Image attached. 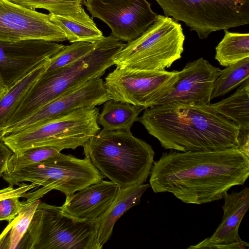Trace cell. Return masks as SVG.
Wrapping results in <instances>:
<instances>
[{"label":"cell","mask_w":249,"mask_h":249,"mask_svg":"<svg viewBox=\"0 0 249 249\" xmlns=\"http://www.w3.org/2000/svg\"><path fill=\"white\" fill-rule=\"evenodd\" d=\"M223 199V218L215 231L211 237L196 245L190 246L188 249H249V243L242 240L238 233L240 223L249 209V187L237 192H226Z\"/></svg>","instance_id":"2e32d148"},{"label":"cell","mask_w":249,"mask_h":249,"mask_svg":"<svg viewBox=\"0 0 249 249\" xmlns=\"http://www.w3.org/2000/svg\"><path fill=\"white\" fill-rule=\"evenodd\" d=\"M125 44L111 36L95 42L94 49L66 66L44 72L17 104L3 128L29 116L71 88L101 77L114 65V59Z\"/></svg>","instance_id":"3957f363"},{"label":"cell","mask_w":249,"mask_h":249,"mask_svg":"<svg viewBox=\"0 0 249 249\" xmlns=\"http://www.w3.org/2000/svg\"><path fill=\"white\" fill-rule=\"evenodd\" d=\"M38 39L52 42L67 40L62 30L48 14L16 3L0 0V41Z\"/></svg>","instance_id":"4fadbf2b"},{"label":"cell","mask_w":249,"mask_h":249,"mask_svg":"<svg viewBox=\"0 0 249 249\" xmlns=\"http://www.w3.org/2000/svg\"><path fill=\"white\" fill-rule=\"evenodd\" d=\"M138 121L165 149L240 150V127L210 105L173 102L154 106L145 108Z\"/></svg>","instance_id":"7a4b0ae2"},{"label":"cell","mask_w":249,"mask_h":249,"mask_svg":"<svg viewBox=\"0 0 249 249\" xmlns=\"http://www.w3.org/2000/svg\"><path fill=\"white\" fill-rule=\"evenodd\" d=\"M149 184L156 193H169L186 204L223 199L249 176V156L237 148L180 152L170 150L154 161Z\"/></svg>","instance_id":"6da1fadb"},{"label":"cell","mask_w":249,"mask_h":249,"mask_svg":"<svg viewBox=\"0 0 249 249\" xmlns=\"http://www.w3.org/2000/svg\"><path fill=\"white\" fill-rule=\"evenodd\" d=\"M5 86L0 81V99L7 91Z\"/></svg>","instance_id":"1f68e13d"},{"label":"cell","mask_w":249,"mask_h":249,"mask_svg":"<svg viewBox=\"0 0 249 249\" xmlns=\"http://www.w3.org/2000/svg\"><path fill=\"white\" fill-rule=\"evenodd\" d=\"M99 114V109L96 106L78 108L59 118L5 135L1 139L17 154L39 146L75 149L100 131Z\"/></svg>","instance_id":"8992f818"},{"label":"cell","mask_w":249,"mask_h":249,"mask_svg":"<svg viewBox=\"0 0 249 249\" xmlns=\"http://www.w3.org/2000/svg\"><path fill=\"white\" fill-rule=\"evenodd\" d=\"M221 70L203 57L188 62L178 71L174 88L154 106L173 102L210 105L213 83Z\"/></svg>","instance_id":"9a60e30c"},{"label":"cell","mask_w":249,"mask_h":249,"mask_svg":"<svg viewBox=\"0 0 249 249\" xmlns=\"http://www.w3.org/2000/svg\"><path fill=\"white\" fill-rule=\"evenodd\" d=\"M18 186V188H14L9 185V187L0 189V200L14 196L26 198L27 193L39 187L37 185L34 183H21Z\"/></svg>","instance_id":"f546056e"},{"label":"cell","mask_w":249,"mask_h":249,"mask_svg":"<svg viewBox=\"0 0 249 249\" xmlns=\"http://www.w3.org/2000/svg\"><path fill=\"white\" fill-rule=\"evenodd\" d=\"M82 146L85 157L120 189L144 183L154 162L152 146L130 130L103 129Z\"/></svg>","instance_id":"277c9868"},{"label":"cell","mask_w":249,"mask_h":249,"mask_svg":"<svg viewBox=\"0 0 249 249\" xmlns=\"http://www.w3.org/2000/svg\"><path fill=\"white\" fill-rule=\"evenodd\" d=\"M40 202L39 199L30 202L25 201L17 216L9 221L0 234V249H17Z\"/></svg>","instance_id":"cb8c5ba5"},{"label":"cell","mask_w":249,"mask_h":249,"mask_svg":"<svg viewBox=\"0 0 249 249\" xmlns=\"http://www.w3.org/2000/svg\"><path fill=\"white\" fill-rule=\"evenodd\" d=\"M224 36L215 48V59L228 67L249 57V34L224 30Z\"/></svg>","instance_id":"603a6c76"},{"label":"cell","mask_w":249,"mask_h":249,"mask_svg":"<svg viewBox=\"0 0 249 249\" xmlns=\"http://www.w3.org/2000/svg\"><path fill=\"white\" fill-rule=\"evenodd\" d=\"M49 59L45 60L8 89L0 99V134L18 103L45 71L49 62Z\"/></svg>","instance_id":"44dd1931"},{"label":"cell","mask_w":249,"mask_h":249,"mask_svg":"<svg viewBox=\"0 0 249 249\" xmlns=\"http://www.w3.org/2000/svg\"><path fill=\"white\" fill-rule=\"evenodd\" d=\"M83 4L91 14L111 29V35L129 42L140 36L157 19L146 0H87Z\"/></svg>","instance_id":"8fae6325"},{"label":"cell","mask_w":249,"mask_h":249,"mask_svg":"<svg viewBox=\"0 0 249 249\" xmlns=\"http://www.w3.org/2000/svg\"><path fill=\"white\" fill-rule=\"evenodd\" d=\"M13 152L0 139V177L6 171L7 162Z\"/></svg>","instance_id":"4dcf8cb0"},{"label":"cell","mask_w":249,"mask_h":249,"mask_svg":"<svg viewBox=\"0 0 249 249\" xmlns=\"http://www.w3.org/2000/svg\"><path fill=\"white\" fill-rule=\"evenodd\" d=\"M50 20L58 26L70 42L85 41L95 43L104 37L92 18L78 19L49 14Z\"/></svg>","instance_id":"7402d4cb"},{"label":"cell","mask_w":249,"mask_h":249,"mask_svg":"<svg viewBox=\"0 0 249 249\" xmlns=\"http://www.w3.org/2000/svg\"><path fill=\"white\" fill-rule=\"evenodd\" d=\"M144 109L142 107L110 99L104 103L102 111L98 116V124L107 131H128L138 121L139 115Z\"/></svg>","instance_id":"d6986e66"},{"label":"cell","mask_w":249,"mask_h":249,"mask_svg":"<svg viewBox=\"0 0 249 249\" xmlns=\"http://www.w3.org/2000/svg\"><path fill=\"white\" fill-rule=\"evenodd\" d=\"M95 47V43L85 41L75 42L71 45L65 46L49 59L44 72L51 71L69 65L87 55Z\"/></svg>","instance_id":"4316f807"},{"label":"cell","mask_w":249,"mask_h":249,"mask_svg":"<svg viewBox=\"0 0 249 249\" xmlns=\"http://www.w3.org/2000/svg\"><path fill=\"white\" fill-rule=\"evenodd\" d=\"M184 40L178 21L158 15L140 36L125 44L115 56L114 64L116 67L135 71L165 70L181 58Z\"/></svg>","instance_id":"5b68a950"},{"label":"cell","mask_w":249,"mask_h":249,"mask_svg":"<svg viewBox=\"0 0 249 249\" xmlns=\"http://www.w3.org/2000/svg\"><path fill=\"white\" fill-rule=\"evenodd\" d=\"M178 71H141L116 67L105 77L104 84L111 99L145 109L154 106L174 88Z\"/></svg>","instance_id":"30bf717a"},{"label":"cell","mask_w":249,"mask_h":249,"mask_svg":"<svg viewBox=\"0 0 249 249\" xmlns=\"http://www.w3.org/2000/svg\"><path fill=\"white\" fill-rule=\"evenodd\" d=\"M155 0L165 16L183 22L200 39L249 23V0Z\"/></svg>","instance_id":"9c48e42d"},{"label":"cell","mask_w":249,"mask_h":249,"mask_svg":"<svg viewBox=\"0 0 249 249\" xmlns=\"http://www.w3.org/2000/svg\"><path fill=\"white\" fill-rule=\"evenodd\" d=\"M2 177L11 186L24 181L42 186L36 191L43 196L53 189L71 195L103 180L104 176L89 158L80 159L60 152L42 162L4 172Z\"/></svg>","instance_id":"52a82bcc"},{"label":"cell","mask_w":249,"mask_h":249,"mask_svg":"<svg viewBox=\"0 0 249 249\" xmlns=\"http://www.w3.org/2000/svg\"><path fill=\"white\" fill-rule=\"evenodd\" d=\"M19 198L14 196L0 200V220L10 221L17 216L25 203Z\"/></svg>","instance_id":"f1b7e54d"},{"label":"cell","mask_w":249,"mask_h":249,"mask_svg":"<svg viewBox=\"0 0 249 249\" xmlns=\"http://www.w3.org/2000/svg\"><path fill=\"white\" fill-rule=\"evenodd\" d=\"M27 8L47 10L53 14L78 19L91 18L86 13L82 4L87 0H11Z\"/></svg>","instance_id":"d4e9b609"},{"label":"cell","mask_w":249,"mask_h":249,"mask_svg":"<svg viewBox=\"0 0 249 249\" xmlns=\"http://www.w3.org/2000/svg\"><path fill=\"white\" fill-rule=\"evenodd\" d=\"M110 99L102 79L88 81L60 95L22 120L4 128L0 137L37 125L78 108L102 105Z\"/></svg>","instance_id":"7c38bea8"},{"label":"cell","mask_w":249,"mask_h":249,"mask_svg":"<svg viewBox=\"0 0 249 249\" xmlns=\"http://www.w3.org/2000/svg\"><path fill=\"white\" fill-rule=\"evenodd\" d=\"M64 46L38 39L0 41V81L9 89Z\"/></svg>","instance_id":"5bb4252c"},{"label":"cell","mask_w":249,"mask_h":249,"mask_svg":"<svg viewBox=\"0 0 249 249\" xmlns=\"http://www.w3.org/2000/svg\"><path fill=\"white\" fill-rule=\"evenodd\" d=\"M149 184H137L126 189L119 188L117 195L108 208L96 221L93 249H101L110 239L116 221L125 212L139 204Z\"/></svg>","instance_id":"ac0fdd59"},{"label":"cell","mask_w":249,"mask_h":249,"mask_svg":"<svg viewBox=\"0 0 249 249\" xmlns=\"http://www.w3.org/2000/svg\"><path fill=\"white\" fill-rule=\"evenodd\" d=\"M94 240V223L40 202L17 249H93Z\"/></svg>","instance_id":"ba28073f"},{"label":"cell","mask_w":249,"mask_h":249,"mask_svg":"<svg viewBox=\"0 0 249 249\" xmlns=\"http://www.w3.org/2000/svg\"><path fill=\"white\" fill-rule=\"evenodd\" d=\"M119 187L111 181L102 180L66 196L60 207L66 214L83 221L94 223L113 202Z\"/></svg>","instance_id":"e0dca14e"},{"label":"cell","mask_w":249,"mask_h":249,"mask_svg":"<svg viewBox=\"0 0 249 249\" xmlns=\"http://www.w3.org/2000/svg\"><path fill=\"white\" fill-rule=\"evenodd\" d=\"M210 106L240 128L249 129V79L239 86L231 95Z\"/></svg>","instance_id":"ffe728a7"},{"label":"cell","mask_w":249,"mask_h":249,"mask_svg":"<svg viewBox=\"0 0 249 249\" xmlns=\"http://www.w3.org/2000/svg\"><path fill=\"white\" fill-rule=\"evenodd\" d=\"M62 150L51 146L34 147L19 153H13L9 158L5 172H11L26 166L42 162L60 152Z\"/></svg>","instance_id":"83f0119b"},{"label":"cell","mask_w":249,"mask_h":249,"mask_svg":"<svg viewBox=\"0 0 249 249\" xmlns=\"http://www.w3.org/2000/svg\"><path fill=\"white\" fill-rule=\"evenodd\" d=\"M249 79V57L221 70L214 82L211 99L223 96Z\"/></svg>","instance_id":"484cf974"}]
</instances>
